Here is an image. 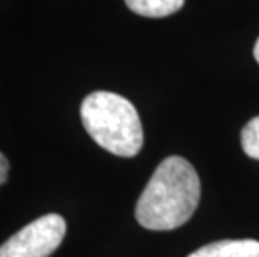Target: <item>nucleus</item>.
Listing matches in <instances>:
<instances>
[{
  "mask_svg": "<svg viewBox=\"0 0 259 257\" xmlns=\"http://www.w3.org/2000/svg\"><path fill=\"white\" fill-rule=\"evenodd\" d=\"M241 145L247 157L259 161V116L251 119L241 130Z\"/></svg>",
  "mask_w": 259,
  "mask_h": 257,
  "instance_id": "nucleus-6",
  "label": "nucleus"
},
{
  "mask_svg": "<svg viewBox=\"0 0 259 257\" xmlns=\"http://www.w3.org/2000/svg\"><path fill=\"white\" fill-rule=\"evenodd\" d=\"M254 59H256V62L259 64V39H257L256 45H254Z\"/></svg>",
  "mask_w": 259,
  "mask_h": 257,
  "instance_id": "nucleus-8",
  "label": "nucleus"
},
{
  "mask_svg": "<svg viewBox=\"0 0 259 257\" xmlns=\"http://www.w3.org/2000/svg\"><path fill=\"white\" fill-rule=\"evenodd\" d=\"M187 257H259V240H218V242L202 245Z\"/></svg>",
  "mask_w": 259,
  "mask_h": 257,
  "instance_id": "nucleus-4",
  "label": "nucleus"
},
{
  "mask_svg": "<svg viewBox=\"0 0 259 257\" xmlns=\"http://www.w3.org/2000/svg\"><path fill=\"white\" fill-rule=\"evenodd\" d=\"M80 119L87 134L102 149L119 157H134L144 144L136 107L122 95L97 90L84 99Z\"/></svg>",
  "mask_w": 259,
  "mask_h": 257,
  "instance_id": "nucleus-2",
  "label": "nucleus"
},
{
  "mask_svg": "<svg viewBox=\"0 0 259 257\" xmlns=\"http://www.w3.org/2000/svg\"><path fill=\"white\" fill-rule=\"evenodd\" d=\"M7 172H9V161L5 159L4 154H0V185L5 184V180H7Z\"/></svg>",
  "mask_w": 259,
  "mask_h": 257,
  "instance_id": "nucleus-7",
  "label": "nucleus"
},
{
  "mask_svg": "<svg viewBox=\"0 0 259 257\" xmlns=\"http://www.w3.org/2000/svg\"><path fill=\"white\" fill-rule=\"evenodd\" d=\"M125 5L142 17H167L183 9L184 0H125Z\"/></svg>",
  "mask_w": 259,
  "mask_h": 257,
  "instance_id": "nucleus-5",
  "label": "nucleus"
},
{
  "mask_svg": "<svg viewBox=\"0 0 259 257\" xmlns=\"http://www.w3.org/2000/svg\"><path fill=\"white\" fill-rule=\"evenodd\" d=\"M201 180L184 157L170 156L159 164L136 205V219L149 231H172L197 209Z\"/></svg>",
  "mask_w": 259,
  "mask_h": 257,
  "instance_id": "nucleus-1",
  "label": "nucleus"
},
{
  "mask_svg": "<svg viewBox=\"0 0 259 257\" xmlns=\"http://www.w3.org/2000/svg\"><path fill=\"white\" fill-rule=\"evenodd\" d=\"M67 224L59 214H47L27 224L0 245V257H49L62 244Z\"/></svg>",
  "mask_w": 259,
  "mask_h": 257,
  "instance_id": "nucleus-3",
  "label": "nucleus"
}]
</instances>
